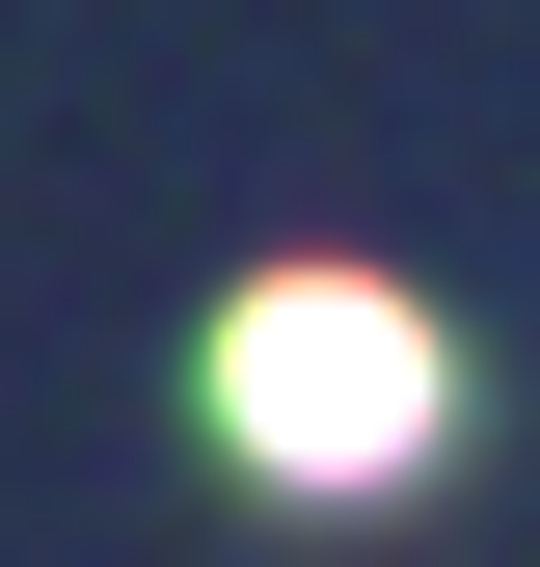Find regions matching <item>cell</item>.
Listing matches in <instances>:
<instances>
[{
	"instance_id": "cell-1",
	"label": "cell",
	"mask_w": 540,
	"mask_h": 567,
	"mask_svg": "<svg viewBox=\"0 0 540 567\" xmlns=\"http://www.w3.org/2000/svg\"><path fill=\"white\" fill-rule=\"evenodd\" d=\"M217 433L270 486H405L433 460V324H405L378 270H270V298L217 324Z\"/></svg>"
}]
</instances>
